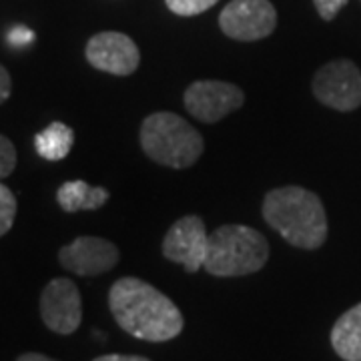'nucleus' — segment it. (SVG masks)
<instances>
[{"mask_svg": "<svg viewBox=\"0 0 361 361\" xmlns=\"http://www.w3.org/2000/svg\"><path fill=\"white\" fill-rule=\"evenodd\" d=\"M109 307L115 322L142 341H169L183 331L179 307L153 285L137 277L115 281L109 293Z\"/></svg>", "mask_w": 361, "mask_h": 361, "instance_id": "nucleus-1", "label": "nucleus"}, {"mask_svg": "<svg viewBox=\"0 0 361 361\" xmlns=\"http://www.w3.org/2000/svg\"><path fill=\"white\" fill-rule=\"evenodd\" d=\"M263 219L299 249H319L327 239V215L317 195L297 187H279L265 195Z\"/></svg>", "mask_w": 361, "mask_h": 361, "instance_id": "nucleus-2", "label": "nucleus"}, {"mask_svg": "<svg viewBox=\"0 0 361 361\" xmlns=\"http://www.w3.org/2000/svg\"><path fill=\"white\" fill-rule=\"evenodd\" d=\"M139 139L145 155L151 161L173 169L195 165L205 149L201 133L183 116L169 111L147 116L142 121Z\"/></svg>", "mask_w": 361, "mask_h": 361, "instance_id": "nucleus-3", "label": "nucleus"}, {"mask_svg": "<svg viewBox=\"0 0 361 361\" xmlns=\"http://www.w3.org/2000/svg\"><path fill=\"white\" fill-rule=\"evenodd\" d=\"M269 243L263 233L247 225H223L209 235L205 267L215 277H241L263 269Z\"/></svg>", "mask_w": 361, "mask_h": 361, "instance_id": "nucleus-4", "label": "nucleus"}, {"mask_svg": "<svg viewBox=\"0 0 361 361\" xmlns=\"http://www.w3.org/2000/svg\"><path fill=\"white\" fill-rule=\"evenodd\" d=\"M315 99L336 111H355L361 104V71L348 59L323 65L313 77Z\"/></svg>", "mask_w": 361, "mask_h": 361, "instance_id": "nucleus-5", "label": "nucleus"}, {"mask_svg": "<svg viewBox=\"0 0 361 361\" xmlns=\"http://www.w3.org/2000/svg\"><path fill=\"white\" fill-rule=\"evenodd\" d=\"M219 26L229 39L253 42L275 30L277 11L269 0H231L219 14Z\"/></svg>", "mask_w": 361, "mask_h": 361, "instance_id": "nucleus-6", "label": "nucleus"}, {"mask_svg": "<svg viewBox=\"0 0 361 361\" xmlns=\"http://www.w3.org/2000/svg\"><path fill=\"white\" fill-rule=\"evenodd\" d=\"M185 109L201 123H219L221 118L241 109L245 92L233 82L223 80H195L185 90Z\"/></svg>", "mask_w": 361, "mask_h": 361, "instance_id": "nucleus-7", "label": "nucleus"}, {"mask_svg": "<svg viewBox=\"0 0 361 361\" xmlns=\"http://www.w3.org/2000/svg\"><path fill=\"white\" fill-rule=\"evenodd\" d=\"M209 233L199 215H185L175 221L163 239V255L189 273H197L205 265Z\"/></svg>", "mask_w": 361, "mask_h": 361, "instance_id": "nucleus-8", "label": "nucleus"}, {"mask_svg": "<svg viewBox=\"0 0 361 361\" xmlns=\"http://www.w3.org/2000/svg\"><path fill=\"white\" fill-rule=\"evenodd\" d=\"M40 315L54 334H75L82 322V301L75 281L66 277L52 279L40 295Z\"/></svg>", "mask_w": 361, "mask_h": 361, "instance_id": "nucleus-9", "label": "nucleus"}, {"mask_svg": "<svg viewBox=\"0 0 361 361\" xmlns=\"http://www.w3.org/2000/svg\"><path fill=\"white\" fill-rule=\"evenodd\" d=\"M85 54L94 68L116 77H129L141 63V52L135 40L115 30H104L90 37Z\"/></svg>", "mask_w": 361, "mask_h": 361, "instance_id": "nucleus-10", "label": "nucleus"}, {"mask_svg": "<svg viewBox=\"0 0 361 361\" xmlns=\"http://www.w3.org/2000/svg\"><path fill=\"white\" fill-rule=\"evenodd\" d=\"M59 261L75 275L92 277L115 267L118 263V249L103 237H77L59 251Z\"/></svg>", "mask_w": 361, "mask_h": 361, "instance_id": "nucleus-11", "label": "nucleus"}, {"mask_svg": "<svg viewBox=\"0 0 361 361\" xmlns=\"http://www.w3.org/2000/svg\"><path fill=\"white\" fill-rule=\"evenodd\" d=\"M331 345L343 361H361V303L337 319L331 329Z\"/></svg>", "mask_w": 361, "mask_h": 361, "instance_id": "nucleus-12", "label": "nucleus"}, {"mask_svg": "<svg viewBox=\"0 0 361 361\" xmlns=\"http://www.w3.org/2000/svg\"><path fill=\"white\" fill-rule=\"evenodd\" d=\"M56 201L66 213L94 211L109 201V191L103 187H90L87 180H66L56 191Z\"/></svg>", "mask_w": 361, "mask_h": 361, "instance_id": "nucleus-13", "label": "nucleus"}, {"mask_svg": "<svg viewBox=\"0 0 361 361\" xmlns=\"http://www.w3.org/2000/svg\"><path fill=\"white\" fill-rule=\"evenodd\" d=\"M75 142V130L68 125L56 121L51 123L47 129H42L35 139L37 153L47 161H63L68 157Z\"/></svg>", "mask_w": 361, "mask_h": 361, "instance_id": "nucleus-14", "label": "nucleus"}, {"mask_svg": "<svg viewBox=\"0 0 361 361\" xmlns=\"http://www.w3.org/2000/svg\"><path fill=\"white\" fill-rule=\"evenodd\" d=\"M14 217H16V197L6 185L0 183V237L11 231Z\"/></svg>", "mask_w": 361, "mask_h": 361, "instance_id": "nucleus-15", "label": "nucleus"}, {"mask_svg": "<svg viewBox=\"0 0 361 361\" xmlns=\"http://www.w3.org/2000/svg\"><path fill=\"white\" fill-rule=\"evenodd\" d=\"M169 11L179 16H195L209 11L213 4H217L219 0H165Z\"/></svg>", "mask_w": 361, "mask_h": 361, "instance_id": "nucleus-16", "label": "nucleus"}, {"mask_svg": "<svg viewBox=\"0 0 361 361\" xmlns=\"http://www.w3.org/2000/svg\"><path fill=\"white\" fill-rule=\"evenodd\" d=\"M16 167V149L11 139L0 135V179L8 177Z\"/></svg>", "mask_w": 361, "mask_h": 361, "instance_id": "nucleus-17", "label": "nucleus"}, {"mask_svg": "<svg viewBox=\"0 0 361 361\" xmlns=\"http://www.w3.org/2000/svg\"><path fill=\"white\" fill-rule=\"evenodd\" d=\"M349 0H313L317 13L322 16L323 20H334L337 16V13L348 4Z\"/></svg>", "mask_w": 361, "mask_h": 361, "instance_id": "nucleus-18", "label": "nucleus"}, {"mask_svg": "<svg viewBox=\"0 0 361 361\" xmlns=\"http://www.w3.org/2000/svg\"><path fill=\"white\" fill-rule=\"evenodd\" d=\"M32 40H35V32L25 28V26H16V28L11 30V35H8V42H11L13 47H26V44H30Z\"/></svg>", "mask_w": 361, "mask_h": 361, "instance_id": "nucleus-19", "label": "nucleus"}, {"mask_svg": "<svg viewBox=\"0 0 361 361\" xmlns=\"http://www.w3.org/2000/svg\"><path fill=\"white\" fill-rule=\"evenodd\" d=\"M11 90H13L11 75H8V71H6L4 66L0 65V104L11 97Z\"/></svg>", "mask_w": 361, "mask_h": 361, "instance_id": "nucleus-20", "label": "nucleus"}, {"mask_svg": "<svg viewBox=\"0 0 361 361\" xmlns=\"http://www.w3.org/2000/svg\"><path fill=\"white\" fill-rule=\"evenodd\" d=\"M92 361H149L147 357H141V355H116V353H111V355H101L97 360Z\"/></svg>", "mask_w": 361, "mask_h": 361, "instance_id": "nucleus-21", "label": "nucleus"}, {"mask_svg": "<svg viewBox=\"0 0 361 361\" xmlns=\"http://www.w3.org/2000/svg\"><path fill=\"white\" fill-rule=\"evenodd\" d=\"M16 361H56V360H51V357H47V355H42V353H25V355H20Z\"/></svg>", "mask_w": 361, "mask_h": 361, "instance_id": "nucleus-22", "label": "nucleus"}]
</instances>
